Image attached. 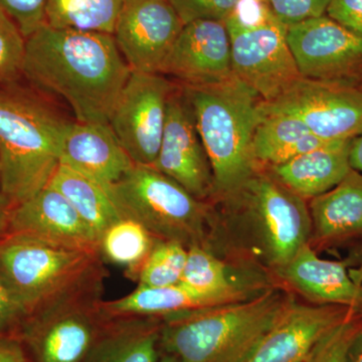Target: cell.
I'll list each match as a JSON object with an SVG mask.
<instances>
[{
	"label": "cell",
	"mask_w": 362,
	"mask_h": 362,
	"mask_svg": "<svg viewBox=\"0 0 362 362\" xmlns=\"http://www.w3.org/2000/svg\"><path fill=\"white\" fill-rule=\"evenodd\" d=\"M47 4V0H0V11L14 21L28 39L45 25Z\"/></svg>",
	"instance_id": "836d02e7"
},
{
	"label": "cell",
	"mask_w": 362,
	"mask_h": 362,
	"mask_svg": "<svg viewBox=\"0 0 362 362\" xmlns=\"http://www.w3.org/2000/svg\"><path fill=\"white\" fill-rule=\"evenodd\" d=\"M0 88V189L13 206L47 187L70 121L28 90Z\"/></svg>",
	"instance_id": "7a4b0ae2"
},
{
	"label": "cell",
	"mask_w": 362,
	"mask_h": 362,
	"mask_svg": "<svg viewBox=\"0 0 362 362\" xmlns=\"http://www.w3.org/2000/svg\"><path fill=\"white\" fill-rule=\"evenodd\" d=\"M235 302L228 298L202 294L187 286L176 284L165 287L137 288L119 299L103 301V309L109 318L113 317H163Z\"/></svg>",
	"instance_id": "cb8c5ba5"
},
{
	"label": "cell",
	"mask_w": 362,
	"mask_h": 362,
	"mask_svg": "<svg viewBox=\"0 0 362 362\" xmlns=\"http://www.w3.org/2000/svg\"><path fill=\"white\" fill-rule=\"evenodd\" d=\"M340 142L344 141H328L313 134L297 117L259 108V122L252 137V156L256 163L261 162L272 168Z\"/></svg>",
	"instance_id": "7402d4cb"
},
{
	"label": "cell",
	"mask_w": 362,
	"mask_h": 362,
	"mask_svg": "<svg viewBox=\"0 0 362 362\" xmlns=\"http://www.w3.org/2000/svg\"><path fill=\"white\" fill-rule=\"evenodd\" d=\"M183 25L197 21H223L239 8L243 0H168Z\"/></svg>",
	"instance_id": "1f68e13d"
},
{
	"label": "cell",
	"mask_w": 362,
	"mask_h": 362,
	"mask_svg": "<svg viewBox=\"0 0 362 362\" xmlns=\"http://www.w3.org/2000/svg\"><path fill=\"white\" fill-rule=\"evenodd\" d=\"M59 164L104 188L120 180L133 166L109 123L71 122L62 144Z\"/></svg>",
	"instance_id": "ac0fdd59"
},
{
	"label": "cell",
	"mask_w": 362,
	"mask_h": 362,
	"mask_svg": "<svg viewBox=\"0 0 362 362\" xmlns=\"http://www.w3.org/2000/svg\"><path fill=\"white\" fill-rule=\"evenodd\" d=\"M175 88L161 74L131 71L109 124L134 164L152 166L156 162Z\"/></svg>",
	"instance_id": "8fae6325"
},
{
	"label": "cell",
	"mask_w": 362,
	"mask_h": 362,
	"mask_svg": "<svg viewBox=\"0 0 362 362\" xmlns=\"http://www.w3.org/2000/svg\"><path fill=\"white\" fill-rule=\"evenodd\" d=\"M8 233L28 235L54 246L99 252L96 233L65 197L49 185L13 206Z\"/></svg>",
	"instance_id": "e0dca14e"
},
{
	"label": "cell",
	"mask_w": 362,
	"mask_h": 362,
	"mask_svg": "<svg viewBox=\"0 0 362 362\" xmlns=\"http://www.w3.org/2000/svg\"><path fill=\"white\" fill-rule=\"evenodd\" d=\"M11 209H13V204L0 189V239L4 238L8 230Z\"/></svg>",
	"instance_id": "f35d334b"
},
{
	"label": "cell",
	"mask_w": 362,
	"mask_h": 362,
	"mask_svg": "<svg viewBox=\"0 0 362 362\" xmlns=\"http://www.w3.org/2000/svg\"><path fill=\"white\" fill-rule=\"evenodd\" d=\"M124 0H47L45 23L54 28L113 35Z\"/></svg>",
	"instance_id": "484cf974"
},
{
	"label": "cell",
	"mask_w": 362,
	"mask_h": 362,
	"mask_svg": "<svg viewBox=\"0 0 362 362\" xmlns=\"http://www.w3.org/2000/svg\"><path fill=\"white\" fill-rule=\"evenodd\" d=\"M160 74L189 87L220 84L235 77L226 23L197 21L185 25Z\"/></svg>",
	"instance_id": "9a60e30c"
},
{
	"label": "cell",
	"mask_w": 362,
	"mask_h": 362,
	"mask_svg": "<svg viewBox=\"0 0 362 362\" xmlns=\"http://www.w3.org/2000/svg\"><path fill=\"white\" fill-rule=\"evenodd\" d=\"M326 16L362 37V0H330Z\"/></svg>",
	"instance_id": "e575fe53"
},
{
	"label": "cell",
	"mask_w": 362,
	"mask_h": 362,
	"mask_svg": "<svg viewBox=\"0 0 362 362\" xmlns=\"http://www.w3.org/2000/svg\"><path fill=\"white\" fill-rule=\"evenodd\" d=\"M187 259V247L171 240H156L134 281L145 287L180 284Z\"/></svg>",
	"instance_id": "f1b7e54d"
},
{
	"label": "cell",
	"mask_w": 362,
	"mask_h": 362,
	"mask_svg": "<svg viewBox=\"0 0 362 362\" xmlns=\"http://www.w3.org/2000/svg\"><path fill=\"white\" fill-rule=\"evenodd\" d=\"M351 140L313 150L272 166L273 175L302 199H315L337 187L351 170L349 147Z\"/></svg>",
	"instance_id": "44dd1931"
},
{
	"label": "cell",
	"mask_w": 362,
	"mask_h": 362,
	"mask_svg": "<svg viewBox=\"0 0 362 362\" xmlns=\"http://www.w3.org/2000/svg\"><path fill=\"white\" fill-rule=\"evenodd\" d=\"M361 328L362 312H351L319 340L307 362H345L350 345Z\"/></svg>",
	"instance_id": "f546056e"
},
{
	"label": "cell",
	"mask_w": 362,
	"mask_h": 362,
	"mask_svg": "<svg viewBox=\"0 0 362 362\" xmlns=\"http://www.w3.org/2000/svg\"><path fill=\"white\" fill-rule=\"evenodd\" d=\"M330 0H267L266 4L279 21L290 26L326 14Z\"/></svg>",
	"instance_id": "d6a6232c"
},
{
	"label": "cell",
	"mask_w": 362,
	"mask_h": 362,
	"mask_svg": "<svg viewBox=\"0 0 362 362\" xmlns=\"http://www.w3.org/2000/svg\"><path fill=\"white\" fill-rule=\"evenodd\" d=\"M281 272L290 284L318 303L362 312V285L351 277L346 264L319 258L309 245Z\"/></svg>",
	"instance_id": "d6986e66"
},
{
	"label": "cell",
	"mask_w": 362,
	"mask_h": 362,
	"mask_svg": "<svg viewBox=\"0 0 362 362\" xmlns=\"http://www.w3.org/2000/svg\"><path fill=\"white\" fill-rule=\"evenodd\" d=\"M156 240L137 221L122 218L100 235L98 250L104 262L123 267L134 280Z\"/></svg>",
	"instance_id": "4316f807"
},
{
	"label": "cell",
	"mask_w": 362,
	"mask_h": 362,
	"mask_svg": "<svg viewBox=\"0 0 362 362\" xmlns=\"http://www.w3.org/2000/svg\"><path fill=\"white\" fill-rule=\"evenodd\" d=\"M107 274L97 251L54 246L20 233L0 239V279L26 317Z\"/></svg>",
	"instance_id": "5b68a950"
},
{
	"label": "cell",
	"mask_w": 362,
	"mask_h": 362,
	"mask_svg": "<svg viewBox=\"0 0 362 362\" xmlns=\"http://www.w3.org/2000/svg\"><path fill=\"white\" fill-rule=\"evenodd\" d=\"M233 75L262 101L282 94L302 78L287 40V26L262 4L257 20L247 21L238 11L226 21Z\"/></svg>",
	"instance_id": "ba28073f"
},
{
	"label": "cell",
	"mask_w": 362,
	"mask_h": 362,
	"mask_svg": "<svg viewBox=\"0 0 362 362\" xmlns=\"http://www.w3.org/2000/svg\"><path fill=\"white\" fill-rule=\"evenodd\" d=\"M349 164L350 168L362 175V133L350 143Z\"/></svg>",
	"instance_id": "74e56055"
},
{
	"label": "cell",
	"mask_w": 362,
	"mask_h": 362,
	"mask_svg": "<svg viewBox=\"0 0 362 362\" xmlns=\"http://www.w3.org/2000/svg\"><path fill=\"white\" fill-rule=\"evenodd\" d=\"M312 228L326 242L362 235V175L351 168L329 192L312 199Z\"/></svg>",
	"instance_id": "603a6c76"
},
{
	"label": "cell",
	"mask_w": 362,
	"mask_h": 362,
	"mask_svg": "<svg viewBox=\"0 0 362 362\" xmlns=\"http://www.w3.org/2000/svg\"><path fill=\"white\" fill-rule=\"evenodd\" d=\"M345 362H362V328L350 345Z\"/></svg>",
	"instance_id": "ab89813d"
},
{
	"label": "cell",
	"mask_w": 362,
	"mask_h": 362,
	"mask_svg": "<svg viewBox=\"0 0 362 362\" xmlns=\"http://www.w3.org/2000/svg\"><path fill=\"white\" fill-rule=\"evenodd\" d=\"M180 284L202 294L243 300V290L233 284L226 266L202 245L187 247V259Z\"/></svg>",
	"instance_id": "83f0119b"
},
{
	"label": "cell",
	"mask_w": 362,
	"mask_h": 362,
	"mask_svg": "<svg viewBox=\"0 0 362 362\" xmlns=\"http://www.w3.org/2000/svg\"><path fill=\"white\" fill-rule=\"evenodd\" d=\"M152 168L180 183L199 201L214 194L211 163L182 88L176 87L169 98L161 146Z\"/></svg>",
	"instance_id": "5bb4252c"
},
{
	"label": "cell",
	"mask_w": 362,
	"mask_h": 362,
	"mask_svg": "<svg viewBox=\"0 0 362 362\" xmlns=\"http://www.w3.org/2000/svg\"><path fill=\"white\" fill-rule=\"evenodd\" d=\"M259 2H263V4H266L267 0H258Z\"/></svg>",
	"instance_id": "7bdbcfd3"
},
{
	"label": "cell",
	"mask_w": 362,
	"mask_h": 362,
	"mask_svg": "<svg viewBox=\"0 0 362 362\" xmlns=\"http://www.w3.org/2000/svg\"><path fill=\"white\" fill-rule=\"evenodd\" d=\"M354 311L339 305L288 301L246 362H307L319 340Z\"/></svg>",
	"instance_id": "2e32d148"
},
{
	"label": "cell",
	"mask_w": 362,
	"mask_h": 362,
	"mask_svg": "<svg viewBox=\"0 0 362 362\" xmlns=\"http://www.w3.org/2000/svg\"><path fill=\"white\" fill-rule=\"evenodd\" d=\"M161 318H109L82 362H158Z\"/></svg>",
	"instance_id": "ffe728a7"
},
{
	"label": "cell",
	"mask_w": 362,
	"mask_h": 362,
	"mask_svg": "<svg viewBox=\"0 0 362 362\" xmlns=\"http://www.w3.org/2000/svg\"><path fill=\"white\" fill-rule=\"evenodd\" d=\"M0 362H30L20 338H0Z\"/></svg>",
	"instance_id": "8d00e7d4"
},
{
	"label": "cell",
	"mask_w": 362,
	"mask_h": 362,
	"mask_svg": "<svg viewBox=\"0 0 362 362\" xmlns=\"http://www.w3.org/2000/svg\"><path fill=\"white\" fill-rule=\"evenodd\" d=\"M25 37L14 21L0 11V85H13L23 75Z\"/></svg>",
	"instance_id": "4dcf8cb0"
},
{
	"label": "cell",
	"mask_w": 362,
	"mask_h": 362,
	"mask_svg": "<svg viewBox=\"0 0 362 362\" xmlns=\"http://www.w3.org/2000/svg\"><path fill=\"white\" fill-rule=\"evenodd\" d=\"M228 195L244 202L258 228L267 257L280 270L308 245L312 232L310 211L304 199L275 175L255 170L244 185Z\"/></svg>",
	"instance_id": "9c48e42d"
},
{
	"label": "cell",
	"mask_w": 362,
	"mask_h": 362,
	"mask_svg": "<svg viewBox=\"0 0 362 362\" xmlns=\"http://www.w3.org/2000/svg\"><path fill=\"white\" fill-rule=\"evenodd\" d=\"M100 278L52 300L20 327L30 362H82L109 320Z\"/></svg>",
	"instance_id": "52a82bcc"
},
{
	"label": "cell",
	"mask_w": 362,
	"mask_h": 362,
	"mask_svg": "<svg viewBox=\"0 0 362 362\" xmlns=\"http://www.w3.org/2000/svg\"><path fill=\"white\" fill-rule=\"evenodd\" d=\"M357 85H358V86H359V87H361V89H362V80L361 81V82L357 83Z\"/></svg>",
	"instance_id": "b9f144b4"
},
{
	"label": "cell",
	"mask_w": 362,
	"mask_h": 362,
	"mask_svg": "<svg viewBox=\"0 0 362 362\" xmlns=\"http://www.w3.org/2000/svg\"><path fill=\"white\" fill-rule=\"evenodd\" d=\"M158 362H178V361L175 356L166 354L165 356H162L161 358H159Z\"/></svg>",
	"instance_id": "60d3db41"
},
{
	"label": "cell",
	"mask_w": 362,
	"mask_h": 362,
	"mask_svg": "<svg viewBox=\"0 0 362 362\" xmlns=\"http://www.w3.org/2000/svg\"><path fill=\"white\" fill-rule=\"evenodd\" d=\"M105 189L123 218L137 221L156 239L204 246L209 206L157 169L135 164Z\"/></svg>",
	"instance_id": "8992f818"
},
{
	"label": "cell",
	"mask_w": 362,
	"mask_h": 362,
	"mask_svg": "<svg viewBox=\"0 0 362 362\" xmlns=\"http://www.w3.org/2000/svg\"><path fill=\"white\" fill-rule=\"evenodd\" d=\"M25 317L0 279V338L11 337V332L20 329Z\"/></svg>",
	"instance_id": "d590c367"
},
{
	"label": "cell",
	"mask_w": 362,
	"mask_h": 362,
	"mask_svg": "<svg viewBox=\"0 0 362 362\" xmlns=\"http://www.w3.org/2000/svg\"><path fill=\"white\" fill-rule=\"evenodd\" d=\"M47 185L65 197L99 239L123 218L102 185L68 166L59 164Z\"/></svg>",
	"instance_id": "d4e9b609"
},
{
	"label": "cell",
	"mask_w": 362,
	"mask_h": 362,
	"mask_svg": "<svg viewBox=\"0 0 362 362\" xmlns=\"http://www.w3.org/2000/svg\"><path fill=\"white\" fill-rule=\"evenodd\" d=\"M259 108L297 117L328 141H349L362 133V89L354 83L302 77Z\"/></svg>",
	"instance_id": "30bf717a"
},
{
	"label": "cell",
	"mask_w": 362,
	"mask_h": 362,
	"mask_svg": "<svg viewBox=\"0 0 362 362\" xmlns=\"http://www.w3.org/2000/svg\"><path fill=\"white\" fill-rule=\"evenodd\" d=\"M183 26L168 0H124L113 35L131 70L160 74Z\"/></svg>",
	"instance_id": "4fadbf2b"
},
{
	"label": "cell",
	"mask_w": 362,
	"mask_h": 362,
	"mask_svg": "<svg viewBox=\"0 0 362 362\" xmlns=\"http://www.w3.org/2000/svg\"><path fill=\"white\" fill-rule=\"evenodd\" d=\"M287 40L300 75L311 80H362V37L326 14L288 26Z\"/></svg>",
	"instance_id": "7c38bea8"
},
{
	"label": "cell",
	"mask_w": 362,
	"mask_h": 362,
	"mask_svg": "<svg viewBox=\"0 0 362 362\" xmlns=\"http://www.w3.org/2000/svg\"><path fill=\"white\" fill-rule=\"evenodd\" d=\"M181 88L211 163L214 194L237 192L257 168L252 137L261 98L235 77L220 84Z\"/></svg>",
	"instance_id": "277c9868"
},
{
	"label": "cell",
	"mask_w": 362,
	"mask_h": 362,
	"mask_svg": "<svg viewBox=\"0 0 362 362\" xmlns=\"http://www.w3.org/2000/svg\"><path fill=\"white\" fill-rule=\"evenodd\" d=\"M131 71L110 33L45 23L25 39L23 76L65 99L78 122L109 123Z\"/></svg>",
	"instance_id": "6da1fadb"
},
{
	"label": "cell",
	"mask_w": 362,
	"mask_h": 362,
	"mask_svg": "<svg viewBox=\"0 0 362 362\" xmlns=\"http://www.w3.org/2000/svg\"><path fill=\"white\" fill-rule=\"evenodd\" d=\"M287 302L270 290L252 299L163 317L160 347L178 362H246Z\"/></svg>",
	"instance_id": "3957f363"
}]
</instances>
